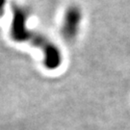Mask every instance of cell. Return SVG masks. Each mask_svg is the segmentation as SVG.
<instances>
[{
  "instance_id": "7a4b0ae2",
  "label": "cell",
  "mask_w": 130,
  "mask_h": 130,
  "mask_svg": "<svg viewBox=\"0 0 130 130\" xmlns=\"http://www.w3.org/2000/svg\"><path fill=\"white\" fill-rule=\"evenodd\" d=\"M82 19V14L78 7H69L64 15L62 34L67 41H73L79 31L80 23Z\"/></svg>"
},
{
  "instance_id": "6da1fadb",
  "label": "cell",
  "mask_w": 130,
  "mask_h": 130,
  "mask_svg": "<svg viewBox=\"0 0 130 130\" xmlns=\"http://www.w3.org/2000/svg\"><path fill=\"white\" fill-rule=\"evenodd\" d=\"M12 8V22L10 34L15 42H30L32 45L40 48L43 54V64L48 70H56L62 64V53L58 46L50 42L42 34L33 30H28L26 22L29 18V12L26 8L19 4L13 3Z\"/></svg>"
},
{
  "instance_id": "3957f363",
  "label": "cell",
  "mask_w": 130,
  "mask_h": 130,
  "mask_svg": "<svg viewBox=\"0 0 130 130\" xmlns=\"http://www.w3.org/2000/svg\"><path fill=\"white\" fill-rule=\"evenodd\" d=\"M6 4H7V0H0V19L4 14Z\"/></svg>"
}]
</instances>
